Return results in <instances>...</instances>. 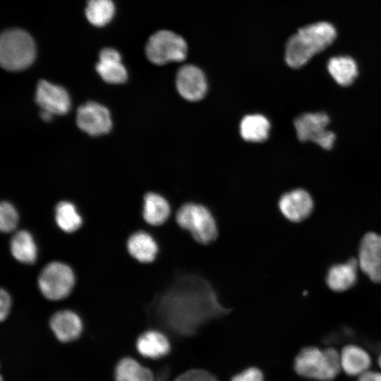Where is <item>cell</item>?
Masks as SVG:
<instances>
[{"label": "cell", "instance_id": "6da1fadb", "mask_svg": "<svg viewBox=\"0 0 381 381\" xmlns=\"http://www.w3.org/2000/svg\"><path fill=\"white\" fill-rule=\"evenodd\" d=\"M336 37V28L327 21L315 22L300 28L285 45L286 64L292 68L303 67L330 46Z\"/></svg>", "mask_w": 381, "mask_h": 381}, {"label": "cell", "instance_id": "7a4b0ae2", "mask_svg": "<svg viewBox=\"0 0 381 381\" xmlns=\"http://www.w3.org/2000/svg\"><path fill=\"white\" fill-rule=\"evenodd\" d=\"M294 369L301 377L318 381H332L342 370L340 353L334 348L315 346L302 349L294 361Z\"/></svg>", "mask_w": 381, "mask_h": 381}, {"label": "cell", "instance_id": "3957f363", "mask_svg": "<svg viewBox=\"0 0 381 381\" xmlns=\"http://www.w3.org/2000/svg\"><path fill=\"white\" fill-rule=\"evenodd\" d=\"M175 221L181 230L200 245H210L219 238V229L214 217L200 204H183L176 211Z\"/></svg>", "mask_w": 381, "mask_h": 381}, {"label": "cell", "instance_id": "277c9868", "mask_svg": "<svg viewBox=\"0 0 381 381\" xmlns=\"http://www.w3.org/2000/svg\"><path fill=\"white\" fill-rule=\"evenodd\" d=\"M35 45L31 36L20 29L4 32L0 39V63L8 71L28 68L35 58Z\"/></svg>", "mask_w": 381, "mask_h": 381}, {"label": "cell", "instance_id": "5b68a950", "mask_svg": "<svg viewBox=\"0 0 381 381\" xmlns=\"http://www.w3.org/2000/svg\"><path fill=\"white\" fill-rule=\"evenodd\" d=\"M75 283V276L72 268L60 261H52L44 266L37 279L41 294L50 301H59L68 297Z\"/></svg>", "mask_w": 381, "mask_h": 381}, {"label": "cell", "instance_id": "8992f818", "mask_svg": "<svg viewBox=\"0 0 381 381\" xmlns=\"http://www.w3.org/2000/svg\"><path fill=\"white\" fill-rule=\"evenodd\" d=\"M145 53L149 61L156 65L181 62L187 56L188 44L180 35L171 30H161L149 38Z\"/></svg>", "mask_w": 381, "mask_h": 381}, {"label": "cell", "instance_id": "52a82bcc", "mask_svg": "<svg viewBox=\"0 0 381 381\" xmlns=\"http://www.w3.org/2000/svg\"><path fill=\"white\" fill-rule=\"evenodd\" d=\"M329 117L325 112L304 113L294 121L299 140L310 141L325 150L331 149L336 140L335 134L327 128Z\"/></svg>", "mask_w": 381, "mask_h": 381}, {"label": "cell", "instance_id": "ba28073f", "mask_svg": "<svg viewBox=\"0 0 381 381\" xmlns=\"http://www.w3.org/2000/svg\"><path fill=\"white\" fill-rule=\"evenodd\" d=\"M359 268L373 282H381V235L368 232L362 238L358 255Z\"/></svg>", "mask_w": 381, "mask_h": 381}, {"label": "cell", "instance_id": "9c48e42d", "mask_svg": "<svg viewBox=\"0 0 381 381\" xmlns=\"http://www.w3.org/2000/svg\"><path fill=\"white\" fill-rule=\"evenodd\" d=\"M76 123L82 131L93 136L108 133L112 126L109 110L95 102H88L78 109Z\"/></svg>", "mask_w": 381, "mask_h": 381}, {"label": "cell", "instance_id": "30bf717a", "mask_svg": "<svg viewBox=\"0 0 381 381\" xmlns=\"http://www.w3.org/2000/svg\"><path fill=\"white\" fill-rule=\"evenodd\" d=\"M176 86L185 99L196 102L202 99L207 90V82L203 71L193 64H186L177 71Z\"/></svg>", "mask_w": 381, "mask_h": 381}, {"label": "cell", "instance_id": "8fae6325", "mask_svg": "<svg viewBox=\"0 0 381 381\" xmlns=\"http://www.w3.org/2000/svg\"><path fill=\"white\" fill-rule=\"evenodd\" d=\"M35 100L42 111L53 115L65 114L71 108V99L67 91L44 80L37 84Z\"/></svg>", "mask_w": 381, "mask_h": 381}, {"label": "cell", "instance_id": "7c38bea8", "mask_svg": "<svg viewBox=\"0 0 381 381\" xmlns=\"http://www.w3.org/2000/svg\"><path fill=\"white\" fill-rule=\"evenodd\" d=\"M278 207L286 219L300 222L310 216L314 202L308 191L297 188L283 194L279 200Z\"/></svg>", "mask_w": 381, "mask_h": 381}, {"label": "cell", "instance_id": "4fadbf2b", "mask_svg": "<svg viewBox=\"0 0 381 381\" xmlns=\"http://www.w3.org/2000/svg\"><path fill=\"white\" fill-rule=\"evenodd\" d=\"M51 329L61 342H68L78 338L83 330L80 316L71 310H61L54 313L49 320Z\"/></svg>", "mask_w": 381, "mask_h": 381}, {"label": "cell", "instance_id": "5bb4252c", "mask_svg": "<svg viewBox=\"0 0 381 381\" xmlns=\"http://www.w3.org/2000/svg\"><path fill=\"white\" fill-rule=\"evenodd\" d=\"M96 70L101 78L109 83H123L128 78L120 54L112 48H105L100 52Z\"/></svg>", "mask_w": 381, "mask_h": 381}, {"label": "cell", "instance_id": "9a60e30c", "mask_svg": "<svg viewBox=\"0 0 381 381\" xmlns=\"http://www.w3.org/2000/svg\"><path fill=\"white\" fill-rule=\"evenodd\" d=\"M126 248L132 258L145 264L154 262L159 249L155 238L143 230L135 231L128 237Z\"/></svg>", "mask_w": 381, "mask_h": 381}, {"label": "cell", "instance_id": "2e32d148", "mask_svg": "<svg viewBox=\"0 0 381 381\" xmlns=\"http://www.w3.org/2000/svg\"><path fill=\"white\" fill-rule=\"evenodd\" d=\"M358 260L351 258L344 263L332 265L327 271L326 283L334 291L341 292L351 288L356 282Z\"/></svg>", "mask_w": 381, "mask_h": 381}, {"label": "cell", "instance_id": "e0dca14e", "mask_svg": "<svg viewBox=\"0 0 381 381\" xmlns=\"http://www.w3.org/2000/svg\"><path fill=\"white\" fill-rule=\"evenodd\" d=\"M341 370L348 375L360 376L369 370L371 366L370 354L363 348L349 344L340 352Z\"/></svg>", "mask_w": 381, "mask_h": 381}, {"label": "cell", "instance_id": "ac0fdd59", "mask_svg": "<svg viewBox=\"0 0 381 381\" xmlns=\"http://www.w3.org/2000/svg\"><path fill=\"white\" fill-rule=\"evenodd\" d=\"M142 214L147 224L159 226L169 219L171 207L163 196L155 193H148L144 196Z\"/></svg>", "mask_w": 381, "mask_h": 381}, {"label": "cell", "instance_id": "d6986e66", "mask_svg": "<svg viewBox=\"0 0 381 381\" xmlns=\"http://www.w3.org/2000/svg\"><path fill=\"white\" fill-rule=\"evenodd\" d=\"M329 74L339 85H351L358 75V67L356 61L346 55H338L331 57L327 65Z\"/></svg>", "mask_w": 381, "mask_h": 381}, {"label": "cell", "instance_id": "ffe728a7", "mask_svg": "<svg viewBox=\"0 0 381 381\" xmlns=\"http://www.w3.org/2000/svg\"><path fill=\"white\" fill-rule=\"evenodd\" d=\"M10 250L13 257L23 264L32 265L37 260V246L32 235L27 230H19L13 234Z\"/></svg>", "mask_w": 381, "mask_h": 381}, {"label": "cell", "instance_id": "44dd1931", "mask_svg": "<svg viewBox=\"0 0 381 381\" xmlns=\"http://www.w3.org/2000/svg\"><path fill=\"white\" fill-rule=\"evenodd\" d=\"M136 348L145 357L159 358L169 352L170 343L162 333L156 330H148L139 336Z\"/></svg>", "mask_w": 381, "mask_h": 381}, {"label": "cell", "instance_id": "7402d4cb", "mask_svg": "<svg viewBox=\"0 0 381 381\" xmlns=\"http://www.w3.org/2000/svg\"><path fill=\"white\" fill-rule=\"evenodd\" d=\"M239 129L240 134L245 140L262 142L269 136L270 123L263 115L249 114L242 119Z\"/></svg>", "mask_w": 381, "mask_h": 381}, {"label": "cell", "instance_id": "603a6c76", "mask_svg": "<svg viewBox=\"0 0 381 381\" xmlns=\"http://www.w3.org/2000/svg\"><path fill=\"white\" fill-rule=\"evenodd\" d=\"M54 218L59 229L68 234L75 232L83 224V218L75 206L68 201H61L56 205Z\"/></svg>", "mask_w": 381, "mask_h": 381}, {"label": "cell", "instance_id": "cb8c5ba5", "mask_svg": "<svg viewBox=\"0 0 381 381\" xmlns=\"http://www.w3.org/2000/svg\"><path fill=\"white\" fill-rule=\"evenodd\" d=\"M116 381H155L151 370L131 358L121 359L115 369Z\"/></svg>", "mask_w": 381, "mask_h": 381}, {"label": "cell", "instance_id": "d4e9b609", "mask_svg": "<svg viewBox=\"0 0 381 381\" xmlns=\"http://www.w3.org/2000/svg\"><path fill=\"white\" fill-rule=\"evenodd\" d=\"M114 12V4L111 0H88L85 8L89 22L98 27L107 24Z\"/></svg>", "mask_w": 381, "mask_h": 381}, {"label": "cell", "instance_id": "484cf974", "mask_svg": "<svg viewBox=\"0 0 381 381\" xmlns=\"http://www.w3.org/2000/svg\"><path fill=\"white\" fill-rule=\"evenodd\" d=\"M19 221L18 214L14 206L8 202L0 205V229L10 233L16 229Z\"/></svg>", "mask_w": 381, "mask_h": 381}, {"label": "cell", "instance_id": "4316f807", "mask_svg": "<svg viewBox=\"0 0 381 381\" xmlns=\"http://www.w3.org/2000/svg\"><path fill=\"white\" fill-rule=\"evenodd\" d=\"M174 381H217L210 373L200 370H190L180 375Z\"/></svg>", "mask_w": 381, "mask_h": 381}, {"label": "cell", "instance_id": "83f0119b", "mask_svg": "<svg viewBox=\"0 0 381 381\" xmlns=\"http://www.w3.org/2000/svg\"><path fill=\"white\" fill-rule=\"evenodd\" d=\"M12 300L9 293L4 289L0 292V320H5L11 312Z\"/></svg>", "mask_w": 381, "mask_h": 381}, {"label": "cell", "instance_id": "f1b7e54d", "mask_svg": "<svg viewBox=\"0 0 381 381\" xmlns=\"http://www.w3.org/2000/svg\"><path fill=\"white\" fill-rule=\"evenodd\" d=\"M232 381H263V376L258 369L250 368L234 377Z\"/></svg>", "mask_w": 381, "mask_h": 381}, {"label": "cell", "instance_id": "f546056e", "mask_svg": "<svg viewBox=\"0 0 381 381\" xmlns=\"http://www.w3.org/2000/svg\"><path fill=\"white\" fill-rule=\"evenodd\" d=\"M358 381H381V373L369 370L358 376Z\"/></svg>", "mask_w": 381, "mask_h": 381}, {"label": "cell", "instance_id": "4dcf8cb0", "mask_svg": "<svg viewBox=\"0 0 381 381\" xmlns=\"http://www.w3.org/2000/svg\"><path fill=\"white\" fill-rule=\"evenodd\" d=\"M41 118L44 120L45 121H51V119H52L53 117V114H52L51 113L49 112H47V111H41Z\"/></svg>", "mask_w": 381, "mask_h": 381}, {"label": "cell", "instance_id": "1f68e13d", "mask_svg": "<svg viewBox=\"0 0 381 381\" xmlns=\"http://www.w3.org/2000/svg\"><path fill=\"white\" fill-rule=\"evenodd\" d=\"M378 365H379L380 368H381V355L380 356V357L378 358Z\"/></svg>", "mask_w": 381, "mask_h": 381}]
</instances>
